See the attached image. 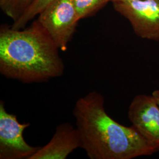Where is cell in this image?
Returning a JSON list of instances; mask_svg holds the SVG:
<instances>
[{"label":"cell","mask_w":159,"mask_h":159,"mask_svg":"<svg viewBox=\"0 0 159 159\" xmlns=\"http://www.w3.org/2000/svg\"><path fill=\"white\" fill-rule=\"evenodd\" d=\"M0 102V159H30L40 147L32 146L24 140L23 132L30 125L20 123L17 116L6 111Z\"/></svg>","instance_id":"5"},{"label":"cell","mask_w":159,"mask_h":159,"mask_svg":"<svg viewBox=\"0 0 159 159\" xmlns=\"http://www.w3.org/2000/svg\"><path fill=\"white\" fill-rule=\"evenodd\" d=\"M54 0H35L26 12L18 20L13 22L12 29L21 30L26 27V25L35 16H38L46 6Z\"/></svg>","instance_id":"10"},{"label":"cell","mask_w":159,"mask_h":159,"mask_svg":"<svg viewBox=\"0 0 159 159\" xmlns=\"http://www.w3.org/2000/svg\"><path fill=\"white\" fill-rule=\"evenodd\" d=\"M59 48L37 20L21 30L0 29V73L23 83L47 82L64 73Z\"/></svg>","instance_id":"2"},{"label":"cell","mask_w":159,"mask_h":159,"mask_svg":"<svg viewBox=\"0 0 159 159\" xmlns=\"http://www.w3.org/2000/svg\"><path fill=\"white\" fill-rule=\"evenodd\" d=\"M137 0H110V2H111L113 4L116 2H131Z\"/></svg>","instance_id":"12"},{"label":"cell","mask_w":159,"mask_h":159,"mask_svg":"<svg viewBox=\"0 0 159 159\" xmlns=\"http://www.w3.org/2000/svg\"><path fill=\"white\" fill-rule=\"evenodd\" d=\"M80 20L90 17L102 9L110 0H73Z\"/></svg>","instance_id":"9"},{"label":"cell","mask_w":159,"mask_h":159,"mask_svg":"<svg viewBox=\"0 0 159 159\" xmlns=\"http://www.w3.org/2000/svg\"><path fill=\"white\" fill-rule=\"evenodd\" d=\"M35 0H0V8L7 17L16 21Z\"/></svg>","instance_id":"8"},{"label":"cell","mask_w":159,"mask_h":159,"mask_svg":"<svg viewBox=\"0 0 159 159\" xmlns=\"http://www.w3.org/2000/svg\"><path fill=\"white\" fill-rule=\"evenodd\" d=\"M152 95L153 96L154 99L156 100V102L159 106V90H156L152 92Z\"/></svg>","instance_id":"11"},{"label":"cell","mask_w":159,"mask_h":159,"mask_svg":"<svg viewBox=\"0 0 159 159\" xmlns=\"http://www.w3.org/2000/svg\"><path fill=\"white\" fill-rule=\"evenodd\" d=\"M128 117L132 126L159 152V106L153 96L134 97L129 107Z\"/></svg>","instance_id":"6"},{"label":"cell","mask_w":159,"mask_h":159,"mask_svg":"<svg viewBox=\"0 0 159 159\" xmlns=\"http://www.w3.org/2000/svg\"><path fill=\"white\" fill-rule=\"evenodd\" d=\"M37 20L60 51H66L80 20L73 0H54L38 15Z\"/></svg>","instance_id":"3"},{"label":"cell","mask_w":159,"mask_h":159,"mask_svg":"<svg viewBox=\"0 0 159 159\" xmlns=\"http://www.w3.org/2000/svg\"><path fill=\"white\" fill-rule=\"evenodd\" d=\"M81 148V140L76 127L70 123L57 126L50 141L30 159H66L70 154Z\"/></svg>","instance_id":"7"},{"label":"cell","mask_w":159,"mask_h":159,"mask_svg":"<svg viewBox=\"0 0 159 159\" xmlns=\"http://www.w3.org/2000/svg\"><path fill=\"white\" fill-rule=\"evenodd\" d=\"M73 115L81 148L90 159H132L157 153L133 126L121 125L108 115L99 92L92 91L79 98Z\"/></svg>","instance_id":"1"},{"label":"cell","mask_w":159,"mask_h":159,"mask_svg":"<svg viewBox=\"0 0 159 159\" xmlns=\"http://www.w3.org/2000/svg\"><path fill=\"white\" fill-rule=\"evenodd\" d=\"M113 4L115 11L130 23L137 36L159 41V0H137Z\"/></svg>","instance_id":"4"}]
</instances>
